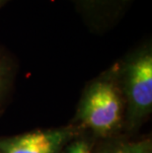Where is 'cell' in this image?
Masks as SVG:
<instances>
[{"mask_svg": "<svg viewBox=\"0 0 152 153\" xmlns=\"http://www.w3.org/2000/svg\"><path fill=\"white\" fill-rule=\"evenodd\" d=\"M72 123L100 140L119 135L124 131L125 101L116 62L86 85Z\"/></svg>", "mask_w": 152, "mask_h": 153, "instance_id": "obj_1", "label": "cell"}, {"mask_svg": "<svg viewBox=\"0 0 152 153\" xmlns=\"http://www.w3.org/2000/svg\"><path fill=\"white\" fill-rule=\"evenodd\" d=\"M118 77L125 101L124 131L136 133L152 112V45L145 41L118 60Z\"/></svg>", "mask_w": 152, "mask_h": 153, "instance_id": "obj_2", "label": "cell"}, {"mask_svg": "<svg viewBox=\"0 0 152 153\" xmlns=\"http://www.w3.org/2000/svg\"><path fill=\"white\" fill-rule=\"evenodd\" d=\"M82 131L70 123L59 128L39 129L0 138V153H62Z\"/></svg>", "mask_w": 152, "mask_h": 153, "instance_id": "obj_3", "label": "cell"}, {"mask_svg": "<svg viewBox=\"0 0 152 153\" xmlns=\"http://www.w3.org/2000/svg\"><path fill=\"white\" fill-rule=\"evenodd\" d=\"M134 0H69L93 32H104L124 17Z\"/></svg>", "mask_w": 152, "mask_h": 153, "instance_id": "obj_4", "label": "cell"}, {"mask_svg": "<svg viewBox=\"0 0 152 153\" xmlns=\"http://www.w3.org/2000/svg\"><path fill=\"white\" fill-rule=\"evenodd\" d=\"M95 153H152L150 137L131 139L128 136L117 135L100 140L94 147Z\"/></svg>", "mask_w": 152, "mask_h": 153, "instance_id": "obj_5", "label": "cell"}, {"mask_svg": "<svg viewBox=\"0 0 152 153\" xmlns=\"http://www.w3.org/2000/svg\"><path fill=\"white\" fill-rule=\"evenodd\" d=\"M16 63L11 54L0 45V105L5 100L14 81Z\"/></svg>", "mask_w": 152, "mask_h": 153, "instance_id": "obj_6", "label": "cell"}, {"mask_svg": "<svg viewBox=\"0 0 152 153\" xmlns=\"http://www.w3.org/2000/svg\"><path fill=\"white\" fill-rule=\"evenodd\" d=\"M62 153H95L93 143L85 136L78 135L64 148Z\"/></svg>", "mask_w": 152, "mask_h": 153, "instance_id": "obj_7", "label": "cell"}, {"mask_svg": "<svg viewBox=\"0 0 152 153\" xmlns=\"http://www.w3.org/2000/svg\"><path fill=\"white\" fill-rule=\"evenodd\" d=\"M11 0H0V9H1L3 6L7 4L8 2H10Z\"/></svg>", "mask_w": 152, "mask_h": 153, "instance_id": "obj_8", "label": "cell"}]
</instances>
